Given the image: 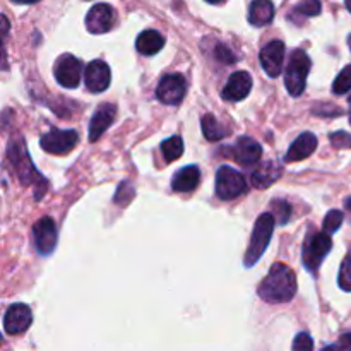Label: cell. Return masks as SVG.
<instances>
[{"instance_id": "9", "label": "cell", "mask_w": 351, "mask_h": 351, "mask_svg": "<svg viewBox=\"0 0 351 351\" xmlns=\"http://www.w3.org/2000/svg\"><path fill=\"white\" fill-rule=\"evenodd\" d=\"M79 136L75 130H60V129H51L41 137L40 144L47 153L50 154H67L69 151L74 149L77 144Z\"/></svg>"}, {"instance_id": "17", "label": "cell", "mask_w": 351, "mask_h": 351, "mask_svg": "<svg viewBox=\"0 0 351 351\" xmlns=\"http://www.w3.org/2000/svg\"><path fill=\"white\" fill-rule=\"evenodd\" d=\"M232 154L235 158V161H239L240 165L250 167V165H256L261 160V156H263V147L252 137H240L237 141L235 147H233Z\"/></svg>"}, {"instance_id": "5", "label": "cell", "mask_w": 351, "mask_h": 351, "mask_svg": "<svg viewBox=\"0 0 351 351\" xmlns=\"http://www.w3.org/2000/svg\"><path fill=\"white\" fill-rule=\"evenodd\" d=\"M331 249V235H328L326 232L311 233V235L307 237V240H305L304 252H302V261H304L305 269L312 274L317 273L319 266H321L322 261L326 259V256H328Z\"/></svg>"}, {"instance_id": "21", "label": "cell", "mask_w": 351, "mask_h": 351, "mask_svg": "<svg viewBox=\"0 0 351 351\" xmlns=\"http://www.w3.org/2000/svg\"><path fill=\"white\" fill-rule=\"evenodd\" d=\"M274 3L271 0H252L249 9V23L252 26H267L274 19Z\"/></svg>"}, {"instance_id": "22", "label": "cell", "mask_w": 351, "mask_h": 351, "mask_svg": "<svg viewBox=\"0 0 351 351\" xmlns=\"http://www.w3.org/2000/svg\"><path fill=\"white\" fill-rule=\"evenodd\" d=\"M165 47V38L161 36L160 31L146 29L137 36L136 48L143 55H156L161 48Z\"/></svg>"}, {"instance_id": "30", "label": "cell", "mask_w": 351, "mask_h": 351, "mask_svg": "<svg viewBox=\"0 0 351 351\" xmlns=\"http://www.w3.org/2000/svg\"><path fill=\"white\" fill-rule=\"evenodd\" d=\"M273 209L274 216H278V223L280 225H285V223L290 219L291 215V206L285 201H273Z\"/></svg>"}, {"instance_id": "19", "label": "cell", "mask_w": 351, "mask_h": 351, "mask_svg": "<svg viewBox=\"0 0 351 351\" xmlns=\"http://www.w3.org/2000/svg\"><path fill=\"white\" fill-rule=\"evenodd\" d=\"M281 171H283V168H281V165L278 163V161H264V163H261L259 167L252 171L250 182H252V185L256 189L266 191L267 187H271V185L281 177Z\"/></svg>"}, {"instance_id": "23", "label": "cell", "mask_w": 351, "mask_h": 351, "mask_svg": "<svg viewBox=\"0 0 351 351\" xmlns=\"http://www.w3.org/2000/svg\"><path fill=\"white\" fill-rule=\"evenodd\" d=\"M201 125H202V134H204L206 139L211 141V143L228 136V130H226L225 127L216 120V117L213 115V113H208V115L202 117Z\"/></svg>"}, {"instance_id": "14", "label": "cell", "mask_w": 351, "mask_h": 351, "mask_svg": "<svg viewBox=\"0 0 351 351\" xmlns=\"http://www.w3.org/2000/svg\"><path fill=\"white\" fill-rule=\"evenodd\" d=\"M285 62V43L280 40L269 41L266 47L261 50V64L264 72L269 77H278L281 74Z\"/></svg>"}, {"instance_id": "35", "label": "cell", "mask_w": 351, "mask_h": 351, "mask_svg": "<svg viewBox=\"0 0 351 351\" xmlns=\"http://www.w3.org/2000/svg\"><path fill=\"white\" fill-rule=\"evenodd\" d=\"M345 208H346V211L350 213V219H351V197H348L345 201Z\"/></svg>"}, {"instance_id": "18", "label": "cell", "mask_w": 351, "mask_h": 351, "mask_svg": "<svg viewBox=\"0 0 351 351\" xmlns=\"http://www.w3.org/2000/svg\"><path fill=\"white\" fill-rule=\"evenodd\" d=\"M317 149V137L312 132H304L293 141V144L288 149L285 161L287 163H297V161L305 160Z\"/></svg>"}, {"instance_id": "1", "label": "cell", "mask_w": 351, "mask_h": 351, "mask_svg": "<svg viewBox=\"0 0 351 351\" xmlns=\"http://www.w3.org/2000/svg\"><path fill=\"white\" fill-rule=\"evenodd\" d=\"M257 293L267 304L290 302L297 293V276L287 264L276 263L267 276L261 281Z\"/></svg>"}, {"instance_id": "11", "label": "cell", "mask_w": 351, "mask_h": 351, "mask_svg": "<svg viewBox=\"0 0 351 351\" xmlns=\"http://www.w3.org/2000/svg\"><path fill=\"white\" fill-rule=\"evenodd\" d=\"M31 322H33V314H31V308L24 304L10 305L3 315V329L10 336L23 335L29 329Z\"/></svg>"}, {"instance_id": "40", "label": "cell", "mask_w": 351, "mask_h": 351, "mask_svg": "<svg viewBox=\"0 0 351 351\" xmlns=\"http://www.w3.org/2000/svg\"><path fill=\"white\" fill-rule=\"evenodd\" d=\"M350 106H351V96H350ZM350 123H351V108H350Z\"/></svg>"}, {"instance_id": "12", "label": "cell", "mask_w": 351, "mask_h": 351, "mask_svg": "<svg viewBox=\"0 0 351 351\" xmlns=\"http://www.w3.org/2000/svg\"><path fill=\"white\" fill-rule=\"evenodd\" d=\"M115 24V10L108 3H96L86 16V27L93 34L108 33Z\"/></svg>"}, {"instance_id": "25", "label": "cell", "mask_w": 351, "mask_h": 351, "mask_svg": "<svg viewBox=\"0 0 351 351\" xmlns=\"http://www.w3.org/2000/svg\"><path fill=\"white\" fill-rule=\"evenodd\" d=\"M343 219H345V215L343 211H338V209H332L326 215L324 223H322V232H326L328 235H335L339 230V226L343 225Z\"/></svg>"}, {"instance_id": "26", "label": "cell", "mask_w": 351, "mask_h": 351, "mask_svg": "<svg viewBox=\"0 0 351 351\" xmlns=\"http://www.w3.org/2000/svg\"><path fill=\"white\" fill-rule=\"evenodd\" d=\"M351 89V64L346 65L341 72L338 74V77L332 82V93L335 95H345Z\"/></svg>"}, {"instance_id": "34", "label": "cell", "mask_w": 351, "mask_h": 351, "mask_svg": "<svg viewBox=\"0 0 351 351\" xmlns=\"http://www.w3.org/2000/svg\"><path fill=\"white\" fill-rule=\"evenodd\" d=\"M216 58L225 62V64H233V62H237L235 55H233L232 50H230L228 47H225V45H218V47H216Z\"/></svg>"}, {"instance_id": "20", "label": "cell", "mask_w": 351, "mask_h": 351, "mask_svg": "<svg viewBox=\"0 0 351 351\" xmlns=\"http://www.w3.org/2000/svg\"><path fill=\"white\" fill-rule=\"evenodd\" d=\"M199 182H201V171L195 165H191V167L182 168L173 175L171 189L175 192H191L197 187Z\"/></svg>"}, {"instance_id": "7", "label": "cell", "mask_w": 351, "mask_h": 351, "mask_svg": "<svg viewBox=\"0 0 351 351\" xmlns=\"http://www.w3.org/2000/svg\"><path fill=\"white\" fill-rule=\"evenodd\" d=\"M187 91V81L182 74H168L156 88V98L165 105H180Z\"/></svg>"}, {"instance_id": "31", "label": "cell", "mask_w": 351, "mask_h": 351, "mask_svg": "<svg viewBox=\"0 0 351 351\" xmlns=\"http://www.w3.org/2000/svg\"><path fill=\"white\" fill-rule=\"evenodd\" d=\"M314 350V341H312L311 335L307 332H300L295 338L293 346H291V351H312Z\"/></svg>"}, {"instance_id": "10", "label": "cell", "mask_w": 351, "mask_h": 351, "mask_svg": "<svg viewBox=\"0 0 351 351\" xmlns=\"http://www.w3.org/2000/svg\"><path fill=\"white\" fill-rule=\"evenodd\" d=\"M33 237L38 254L45 257L50 256L57 247V228H55L53 219L48 216L38 219L33 226Z\"/></svg>"}, {"instance_id": "38", "label": "cell", "mask_w": 351, "mask_h": 351, "mask_svg": "<svg viewBox=\"0 0 351 351\" xmlns=\"http://www.w3.org/2000/svg\"><path fill=\"white\" fill-rule=\"evenodd\" d=\"M345 3H346V9L351 12V0H345Z\"/></svg>"}, {"instance_id": "39", "label": "cell", "mask_w": 351, "mask_h": 351, "mask_svg": "<svg viewBox=\"0 0 351 351\" xmlns=\"http://www.w3.org/2000/svg\"><path fill=\"white\" fill-rule=\"evenodd\" d=\"M348 47H350V50H351V34L348 36Z\"/></svg>"}, {"instance_id": "15", "label": "cell", "mask_w": 351, "mask_h": 351, "mask_svg": "<svg viewBox=\"0 0 351 351\" xmlns=\"http://www.w3.org/2000/svg\"><path fill=\"white\" fill-rule=\"evenodd\" d=\"M250 89H252V75L245 71H239L230 75L221 96L226 101H242L249 96Z\"/></svg>"}, {"instance_id": "4", "label": "cell", "mask_w": 351, "mask_h": 351, "mask_svg": "<svg viewBox=\"0 0 351 351\" xmlns=\"http://www.w3.org/2000/svg\"><path fill=\"white\" fill-rule=\"evenodd\" d=\"M311 65V58H308V55L304 50L291 51L290 60H288L287 74H285V86H287V91L293 98H298L305 91Z\"/></svg>"}, {"instance_id": "29", "label": "cell", "mask_w": 351, "mask_h": 351, "mask_svg": "<svg viewBox=\"0 0 351 351\" xmlns=\"http://www.w3.org/2000/svg\"><path fill=\"white\" fill-rule=\"evenodd\" d=\"M134 197V189L129 182H122L115 194V202L119 206H127Z\"/></svg>"}, {"instance_id": "32", "label": "cell", "mask_w": 351, "mask_h": 351, "mask_svg": "<svg viewBox=\"0 0 351 351\" xmlns=\"http://www.w3.org/2000/svg\"><path fill=\"white\" fill-rule=\"evenodd\" d=\"M329 139H331V144L336 149H348V147H351V134L343 132V130L331 134Z\"/></svg>"}, {"instance_id": "16", "label": "cell", "mask_w": 351, "mask_h": 351, "mask_svg": "<svg viewBox=\"0 0 351 351\" xmlns=\"http://www.w3.org/2000/svg\"><path fill=\"white\" fill-rule=\"evenodd\" d=\"M117 115V106L110 105V103H103L99 105V108L96 110L95 115H93L91 122H89V141L95 143L99 137L105 134V130L108 129L113 123Z\"/></svg>"}, {"instance_id": "3", "label": "cell", "mask_w": 351, "mask_h": 351, "mask_svg": "<svg viewBox=\"0 0 351 351\" xmlns=\"http://www.w3.org/2000/svg\"><path fill=\"white\" fill-rule=\"evenodd\" d=\"M274 216L271 213H264L257 218L256 225H254L252 230V237H250V243L249 249L245 252V259H243V264L245 267H252L256 266L257 261L263 257V254L266 252L267 245L271 242V237H273L274 232Z\"/></svg>"}, {"instance_id": "28", "label": "cell", "mask_w": 351, "mask_h": 351, "mask_svg": "<svg viewBox=\"0 0 351 351\" xmlns=\"http://www.w3.org/2000/svg\"><path fill=\"white\" fill-rule=\"evenodd\" d=\"M338 285L341 290L351 291V256L346 257V259L343 261L341 267H339Z\"/></svg>"}, {"instance_id": "37", "label": "cell", "mask_w": 351, "mask_h": 351, "mask_svg": "<svg viewBox=\"0 0 351 351\" xmlns=\"http://www.w3.org/2000/svg\"><path fill=\"white\" fill-rule=\"evenodd\" d=\"M206 2H209V3H223V2H225V0H206Z\"/></svg>"}, {"instance_id": "33", "label": "cell", "mask_w": 351, "mask_h": 351, "mask_svg": "<svg viewBox=\"0 0 351 351\" xmlns=\"http://www.w3.org/2000/svg\"><path fill=\"white\" fill-rule=\"evenodd\" d=\"M322 351H351V332H346L339 338V341L336 345H329Z\"/></svg>"}, {"instance_id": "8", "label": "cell", "mask_w": 351, "mask_h": 351, "mask_svg": "<svg viewBox=\"0 0 351 351\" xmlns=\"http://www.w3.org/2000/svg\"><path fill=\"white\" fill-rule=\"evenodd\" d=\"M55 79L60 86L67 89L77 88L79 82H81L82 75V64L81 60L74 57L71 53H65L55 62Z\"/></svg>"}, {"instance_id": "36", "label": "cell", "mask_w": 351, "mask_h": 351, "mask_svg": "<svg viewBox=\"0 0 351 351\" xmlns=\"http://www.w3.org/2000/svg\"><path fill=\"white\" fill-rule=\"evenodd\" d=\"M12 2H16V3H36V2H40V0H12Z\"/></svg>"}, {"instance_id": "27", "label": "cell", "mask_w": 351, "mask_h": 351, "mask_svg": "<svg viewBox=\"0 0 351 351\" xmlns=\"http://www.w3.org/2000/svg\"><path fill=\"white\" fill-rule=\"evenodd\" d=\"M302 16V17H312L321 14V0H302L297 7L293 9L291 16Z\"/></svg>"}, {"instance_id": "24", "label": "cell", "mask_w": 351, "mask_h": 351, "mask_svg": "<svg viewBox=\"0 0 351 351\" xmlns=\"http://www.w3.org/2000/svg\"><path fill=\"white\" fill-rule=\"evenodd\" d=\"M161 151H163V156L168 163L178 160V158L184 154V141H182L180 136H173L170 139L163 141L161 144Z\"/></svg>"}, {"instance_id": "6", "label": "cell", "mask_w": 351, "mask_h": 351, "mask_svg": "<svg viewBox=\"0 0 351 351\" xmlns=\"http://www.w3.org/2000/svg\"><path fill=\"white\" fill-rule=\"evenodd\" d=\"M247 191V180L232 167H221L216 173V194L223 201L240 197Z\"/></svg>"}, {"instance_id": "13", "label": "cell", "mask_w": 351, "mask_h": 351, "mask_svg": "<svg viewBox=\"0 0 351 351\" xmlns=\"http://www.w3.org/2000/svg\"><path fill=\"white\" fill-rule=\"evenodd\" d=\"M112 81V72L110 67L103 60H93L84 69V84L88 91L103 93L108 89Z\"/></svg>"}, {"instance_id": "2", "label": "cell", "mask_w": 351, "mask_h": 351, "mask_svg": "<svg viewBox=\"0 0 351 351\" xmlns=\"http://www.w3.org/2000/svg\"><path fill=\"white\" fill-rule=\"evenodd\" d=\"M7 160L10 161V167L16 171L21 184L26 185V187H33L34 199L40 201L45 195V192H47L48 182L41 177V173H38L34 165L31 163V158L21 137H12L10 139L9 147H7Z\"/></svg>"}]
</instances>
